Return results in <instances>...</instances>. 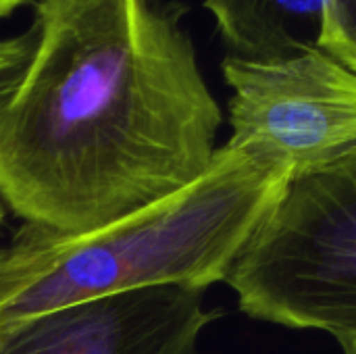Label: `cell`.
Segmentation results:
<instances>
[{"mask_svg":"<svg viewBox=\"0 0 356 354\" xmlns=\"http://www.w3.org/2000/svg\"><path fill=\"white\" fill-rule=\"evenodd\" d=\"M184 8L38 0L29 67L0 119V200L23 223L81 234L204 175L221 108Z\"/></svg>","mask_w":356,"mask_h":354,"instance_id":"obj_1","label":"cell"},{"mask_svg":"<svg viewBox=\"0 0 356 354\" xmlns=\"http://www.w3.org/2000/svg\"><path fill=\"white\" fill-rule=\"evenodd\" d=\"M290 177L225 144L194 184L108 225L63 234L21 223L0 244V330L125 292L225 282Z\"/></svg>","mask_w":356,"mask_h":354,"instance_id":"obj_2","label":"cell"},{"mask_svg":"<svg viewBox=\"0 0 356 354\" xmlns=\"http://www.w3.org/2000/svg\"><path fill=\"white\" fill-rule=\"evenodd\" d=\"M225 282L252 319L356 336V144L292 173Z\"/></svg>","mask_w":356,"mask_h":354,"instance_id":"obj_3","label":"cell"},{"mask_svg":"<svg viewBox=\"0 0 356 354\" xmlns=\"http://www.w3.org/2000/svg\"><path fill=\"white\" fill-rule=\"evenodd\" d=\"M221 71L232 88L227 146L296 173L356 144V73L327 52L227 54Z\"/></svg>","mask_w":356,"mask_h":354,"instance_id":"obj_4","label":"cell"},{"mask_svg":"<svg viewBox=\"0 0 356 354\" xmlns=\"http://www.w3.org/2000/svg\"><path fill=\"white\" fill-rule=\"evenodd\" d=\"M204 290L161 286L54 309L0 330V354H198Z\"/></svg>","mask_w":356,"mask_h":354,"instance_id":"obj_5","label":"cell"},{"mask_svg":"<svg viewBox=\"0 0 356 354\" xmlns=\"http://www.w3.org/2000/svg\"><path fill=\"white\" fill-rule=\"evenodd\" d=\"M332 0H204L229 54L282 58L319 48Z\"/></svg>","mask_w":356,"mask_h":354,"instance_id":"obj_6","label":"cell"},{"mask_svg":"<svg viewBox=\"0 0 356 354\" xmlns=\"http://www.w3.org/2000/svg\"><path fill=\"white\" fill-rule=\"evenodd\" d=\"M319 50L356 73V0H332L325 10Z\"/></svg>","mask_w":356,"mask_h":354,"instance_id":"obj_7","label":"cell"},{"mask_svg":"<svg viewBox=\"0 0 356 354\" xmlns=\"http://www.w3.org/2000/svg\"><path fill=\"white\" fill-rule=\"evenodd\" d=\"M35 44V29L29 25L25 31L0 38V119L10 104L27 67Z\"/></svg>","mask_w":356,"mask_h":354,"instance_id":"obj_8","label":"cell"},{"mask_svg":"<svg viewBox=\"0 0 356 354\" xmlns=\"http://www.w3.org/2000/svg\"><path fill=\"white\" fill-rule=\"evenodd\" d=\"M38 0H0V21L8 19L10 15H15L19 8L27 6V4H35Z\"/></svg>","mask_w":356,"mask_h":354,"instance_id":"obj_9","label":"cell"},{"mask_svg":"<svg viewBox=\"0 0 356 354\" xmlns=\"http://www.w3.org/2000/svg\"><path fill=\"white\" fill-rule=\"evenodd\" d=\"M340 346L344 354H356V336H348V338H338Z\"/></svg>","mask_w":356,"mask_h":354,"instance_id":"obj_10","label":"cell"},{"mask_svg":"<svg viewBox=\"0 0 356 354\" xmlns=\"http://www.w3.org/2000/svg\"><path fill=\"white\" fill-rule=\"evenodd\" d=\"M4 215H6V207H4V202L0 200V227H2V223H4Z\"/></svg>","mask_w":356,"mask_h":354,"instance_id":"obj_11","label":"cell"}]
</instances>
